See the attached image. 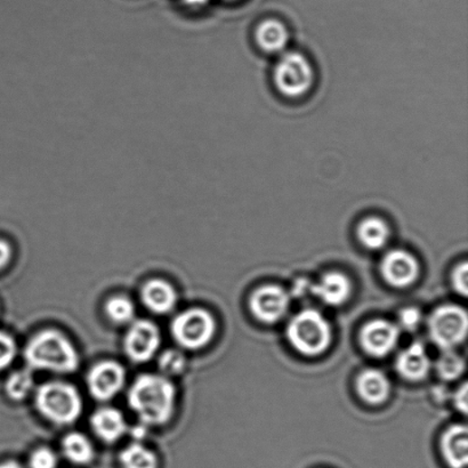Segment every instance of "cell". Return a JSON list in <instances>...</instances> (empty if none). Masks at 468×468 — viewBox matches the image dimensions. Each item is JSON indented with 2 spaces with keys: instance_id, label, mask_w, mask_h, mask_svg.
I'll return each mask as SVG.
<instances>
[{
  "instance_id": "cell-1",
  "label": "cell",
  "mask_w": 468,
  "mask_h": 468,
  "mask_svg": "<svg viewBox=\"0 0 468 468\" xmlns=\"http://www.w3.org/2000/svg\"><path fill=\"white\" fill-rule=\"evenodd\" d=\"M127 398L142 424L162 426L174 415L176 388L167 377L145 374L134 380Z\"/></svg>"
},
{
  "instance_id": "cell-2",
  "label": "cell",
  "mask_w": 468,
  "mask_h": 468,
  "mask_svg": "<svg viewBox=\"0 0 468 468\" xmlns=\"http://www.w3.org/2000/svg\"><path fill=\"white\" fill-rule=\"evenodd\" d=\"M23 355L30 370L71 374L80 367V355L75 346L55 329L37 332L25 345Z\"/></svg>"
},
{
  "instance_id": "cell-3",
  "label": "cell",
  "mask_w": 468,
  "mask_h": 468,
  "mask_svg": "<svg viewBox=\"0 0 468 468\" xmlns=\"http://www.w3.org/2000/svg\"><path fill=\"white\" fill-rule=\"evenodd\" d=\"M34 406L42 417L61 426L76 423L82 413L80 392L64 381H49L41 385L34 396Z\"/></svg>"
},
{
  "instance_id": "cell-4",
  "label": "cell",
  "mask_w": 468,
  "mask_h": 468,
  "mask_svg": "<svg viewBox=\"0 0 468 468\" xmlns=\"http://www.w3.org/2000/svg\"><path fill=\"white\" fill-rule=\"evenodd\" d=\"M272 77L278 92L290 99L306 97L315 84V72L311 61L296 51H285L280 54L273 68Z\"/></svg>"
},
{
  "instance_id": "cell-5",
  "label": "cell",
  "mask_w": 468,
  "mask_h": 468,
  "mask_svg": "<svg viewBox=\"0 0 468 468\" xmlns=\"http://www.w3.org/2000/svg\"><path fill=\"white\" fill-rule=\"evenodd\" d=\"M290 344L298 352L315 357L332 343V328L323 315L315 310L302 311L295 315L287 328Z\"/></svg>"
},
{
  "instance_id": "cell-6",
  "label": "cell",
  "mask_w": 468,
  "mask_h": 468,
  "mask_svg": "<svg viewBox=\"0 0 468 468\" xmlns=\"http://www.w3.org/2000/svg\"><path fill=\"white\" fill-rule=\"evenodd\" d=\"M216 323L210 312L194 307L181 312L173 320L171 333L181 348L201 350L211 343Z\"/></svg>"
},
{
  "instance_id": "cell-7",
  "label": "cell",
  "mask_w": 468,
  "mask_h": 468,
  "mask_svg": "<svg viewBox=\"0 0 468 468\" xmlns=\"http://www.w3.org/2000/svg\"><path fill=\"white\" fill-rule=\"evenodd\" d=\"M466 311L457 305H445L433 312L428 322L432 341L442 350H454L467 336Z\"/></svg>"
},
{
  "instance_id": "cell-8",
  "label": "cell",
  "mask_w": 468,
  "mask_h": 468,
  "mask_svg": "<svg viewBox=\"0 0 468 468\" xmlns=\"http://www.w3.org/2000/svg\"><path fill=\"white\" fill-rule=\"evenodd\" d=\"M162 344L159 328L150 320H137L129 327L124 338V350L129 360L136 363L150 361Z\"/></svg>"
},
{
  "instance_id": "cell-9",
  "label": "cell",
  "mask_w": 468,
  "mask_h": 468,
  "mask_svg": "<svg viewBox=\"0 0 468 468\" xmlns=\"http://www.w3.org/2000/svg\"><path fill=\"white\" fill-rule=\"evenodd\" d=\"M86 381L90 396L98 401H109L125 387L126 370L120 363L106 360L90 368Z\"/></svg>"
},
{
  "instance_id": "cell-10",
  "label": "cell",
  "mask_w": 468,
  "mask_h": 468,
  "mask_svg": "<svg viewBox=\"0 0 468 468\" xmlns=\"http://www.w3.org/2000/svg\"><path fill=\"white\" fill-rule=\"evenodd\" d=\"M289 306V296L278 285H264L250 297V309L262 323L279 322Z\"/></svg>"
},
{
  "instance_id": "cell-11",
  "label": "cell",
  "mask_w": 468,
  "mask_h": 468,
  "mask_svg": "<svg viewBox=\"0 0 468 468\" xmlns=\"http://www.w3.org/2000/svg\"><path fill=\"white\" fill-rule=\"evenodd\" d=\"M381 275L394 287L403 288L417 279L419 267L408 251L397 249L385 255L380 264Z\"/></svg>"
},
{
  "instance_id": "cell-12",
  "label": "cell",
  "mask_w": 468,
  "mask_h": 468,
  "mask_svg": "<svg viewBox=\"0 0 468 468\" xmlns=\"http://www.w3.org/2000/svg\"><path fill=\"white\" fill-rule=\"evenodd\" d=\"M398 328L385 320H374L362 328L361 344L367 353L381 358L388 354L397 345Z\"/></svg>"
},
{
  "instance_id": "cell-13",
  "label": "cell",
  "mask_w": 468,
  "mask_h": 468,
  "mask_svg": "<svg viewBox=\"0 0 468 468\" xmlns=\"http://www.w3.org/2000/svg\"><path fill=\"white\" fill-rule=\"evenodd\" d=\"M143 304L155 314H167L174 309L177 293L167 281L153 279L147 281L141 290Z\"/></svg>"
},
{
  "instance_id": "cell-14",
  "label": "cell",
  "mask_w": 468,
  "mask_h": 468,
  "mask_svg": "<svg viewBox=\"0 0 468 468\" xmlns=\"http://www.w3.org/2000/svg\"><path fill=\"white\" fill-rule=\"evenodd\" d=\"M255 41L266 53L283 54L289 45V30L279 20H264L255 30Z\"/></svg>"
},
{
  "instance_id": "cell-15",
  "label": "cell",
  "mask_w": 468,
  "mask_h": 468,
  "mask_svg": "<svg viewBox=\"0 0 468 468\" xmlns=\"http://www.w3.org/2000/svg\"><path fill=\"white\" fill-rule=\"evenodd\" d=\"M90 426L95 435L107 444H114L118 441L127 431L124 415L118 409L111 408V407H104V408L95 411L90 418Z\"/></svg>"
},
{
  "instance_id": "cell-16",
  "label": "cell",
  "mask_w": 468,
  "mask_h": 468,
  "mask_svg": "<svg viewBox=\"0 0 468 468\" xmlns=\"http://www.w3.org/2000/svg\"><path fill=\"white\" fill-rule=\"evenodd\" d=\"M467 427L454 425L446 430L441 440L442 454L453 468L466 467L468 462Z\"/></svg>"
},
{
  "instance_id": "cell-17",
  "label": "cell",
  "mask_w": 468,
  "mask_h": 468,
  "mask_svg": "<svg viewBox=\"0 0 468 468\" xmlns=\"http://www.w3.org/2000/svg\"><path fill=\"white\" fill-rule=\"evenodd\" d=\"M312 292L326 304L337 306L348 301L351 283L342 273L331 272L323 276L318 284L312 285Z\"/></svg>"
},
{
  "instance_id": "cell-18",
  "label": "cell",
  "mask_w": 468,
  "mask_h": 468,
  "mask_svg": "<svg viewBox=\"0 0 468 468\" xmlns=\"http://www.w3.org/2000/svg\"><path fill=\"white\" fill-rule=\"evenodd\" d=\"M430 358L424 345L415 343L402 351L397 360V370L407 379H423L430 370Z\"/></svg>"
},
{
  "instance_id": "cell-19",
  "label": "cell",
  "mask_w": 468,
  "mask_h": 468,
  "mask_svg": "<svg viewBox=\"0 0 468 468\" xmlns=\"http://www.w3.org/2000/svg\"><path fill=\"white\" fill-rule=\"evenodd\" d=\"M389 388L388 377L379 370H363L357 379L359 396L370 405H379L387 400Z\"/></svg>"
},
{
  "instance_id": "cell-20",
  "label": "cell",
  "mask_w": 468,
  "mask_h": 468,
  "mask_svg": "<svg viewBox=\"0 0 468 468\" xmlns=\"http://www.w3.org/2000/svg\"><path fill=\"white\" fill-rule=\"evenodd\" d=\"M359 241L368 249H380L387 245L391 236L387 220L379 216H368L359 223L357 229Z\"/></svg>"
},
{
  "instance_id": "cell-21",
  "label": "cell",
  "mask_w": 468,
  "mask_h": 468,
  "mask_svg": "<svg viewBox=\"0 0 468 468\" xmlns=\"http://www.w3.org/2000/svg\"><path fill=\"white\" fill-rule=\"evenodd\" d=\"M62 452L69 461L78 465H86L93 461L94 448L81 433H69L62 440Z\"/></svg>"
},
{
  "instance_id": "cell-22",
  "label": "cell",
  "mask_w": 468,
  "mask_h": 468,
  "mask_svg": "<svg viewBox=\"0 0 468 468\" xmlns=\"http://www.w3.org/2000/svg\"><path fill=\"white\" fill-rule=\"evenodd\" d=\"M119 461L124 468H157L158 459L154 453L141 444H132L121 452Z\"/></svg>"
},
{
  "instance_id": "cell-23",
  "label": "cell",
  "mask_w": 468,
  "mask_h": 468,
  "mask_svg": "<svg viewBox=\"0 0 468 468\" xmlns=\"http://www.w3.org/2000/svg\"><path fill=\"white\" fill-rule=\"evenodd\" d=\"M34 385L32 370H23L13 372L5 383L6 396L13 401H23L33 391Z\"/></svg>"
},
{
  "instance_id": "cell-24",
  "label": "cell",
  "mask_w": 468,
  "mask_h": 468,
  "mask_svg": "<svg viewBox=\"0 0 468 468\" xmlns=\"http://www.w3.org/2000/svg\"><path fill=\"white\" fill-rule=\"evenodd\" d=\"M104 311L111 323L116 324L132 323L136 318V305L126 296H114L108 300Z\"/></svg>"
},
{
  "instance_id": "cell-25",
  "label": "cell",
  "mask_w": 468,
  "mask_h": 468,
  "mask_svg": "<svg viewBox=\"0 0 468 468\" xmlns=\"http://www.w3.org/2000/svg\"><path fill=\"white\" fill-rule=\"evenodd\" d=\"M465 360L454 350H445L436 361L437 374L445 380L459 379L465 371Z\"/></svg>"
},
{
  "instance_id": "cell-26",
  "label": "cell",
  "mask_w": 468,
  "mask_h": 468,
  "mask_svg": "<svg viewBox=\"0 0 468 468\" xmlns=\"http://www.w3.org/2000/svg\"><path fill=\"white\" fill-rule=\"evenodd\" d=\"M160 371L163 376H177L184 371L186 360L184 354L176 350H167L160 355L158 360Z\"/></svg>"
},
{
  "instance_id": "cell-27",
  "label": "cell",
  "mask_w": 468,
  "mask_h": 468,
  "mask_svg": "<svg viewBox=\"0 0 468 468\" xmlns=\"http://www.w3.org/2000/svg\"><path fill=\"white\" fill-rule=\"evenodd\" d=\"M17 354L14 338L8 333L0 332V371L11 366Z\"/></svg>"
},
{
  "instance_id": "cell-28",
  "label": "cell",
  "mask_w": 468,
  "mask_h": 468,
  "mask_svg": "<svg viewBox=\"0 0 468 468\" xmlns=\"http://www.w3.org/2000/svg\"><path fill=\"white\" fill-rule=\"evenodd\" d=\"M58 465V457L50 448H39L34 450L30 457L32 468H55Z\"/></svg>"
},
{
  "instance_id": "cell-29",
  "label": "cell",
  "mask_w": 468,
  "mask_h": 468,
  "mask_svg": "<svg viewBox=\"0 0 468 468\" xmlns=\"http://www.w3.org/2000/svg\"><path fill=\"white\" fill-rule=\"evenodd\" d=\"M453 285L456 292L466 297L468 293V266L466 262L459 264L453 273Z\"/></svg>"
},
{
  "instance_id": "cell-30",
  "label": "cell",
  "mask_w": 468,
  "mask_h": 468,
  "mask_svg": "<svg viewBox=\"0 0 468 468\" xmlns=\"http://www.w3.org/2000/svg\"><path fill=\"white\" fill-rule=\"evenodd\" d=\"M419 323L420 314L417 309L408 307V309L401 311L400 323L403 328L408 329V331H413V329L417 328Z\"/></svg>"
},
{
  "instance_id": "cell-31",
  "label": "cell",
  "mask_w": 468,
  "mask_h": 468,
  "mask_svg": "<svg viewBox=\"0 0 468 468\" xmlns=\"http://www.w3.org/2000/svg\"><path fill=\"white\" fill-rule=\"evenodd\" d=\"M468 392H467V384H463V387L458 389L456 396H454V405H456L457 409L462 411V414H467V406H468Z\"/></svg>"
},
{
  "instance_id": "cell-32",
  "label": "cell",
  "mask_w": 468,
  "mask_h": 468,
  "mask_svg": "<svg viewBox=\"0 0 468 468\" xmlns=\"http://www.w3.org/2000/svg\"><path fill=\"white\" fill-rule=\"evenodd\" d=\"M12 258V249L6 241L0 240V270L10 263Z\"/></svg>"
},
{
  "instance_id": "cell-33",
  "label": "cell",
  "mask_w": 468,
  "mask_h": 468,
  "mask_svg": "<svg viewBox=\"0 0 468 468\" xmlns=\"http://www.w3.org/2000/svg\"><path fill=\"white\" fill-rule=\"evenodd\" d=\"M132 435L134 437H136V440H141L142 437L145 435V427L133 428Z\"/></svg>"
},
{
  "instance_id": "cell-34",
  "label": "cell",
  "mask_w": 468,
  "mask_h": 468,
  "mask_svg": "<svg viewBox=\"0 0 468 468\" xmlns=\"http://www.w3.org/2000/svg\"><path fill=\"white\" fill-rule=\"evenodd\" d=\"M0 468H23L15 462H6L0 465Z\"/></svg>"
},
{
  "instance_id": "cell-35",
  "label": "cell",
  "mask_w": 468,
  "mask_h": 468,
  "mask_svg": "<svg viewBox=\"0 0 468 468\" xmlns=\"http://www.w3.org/2000/svg\"><path fill=\"white\" fill-rule=\"evenodd\" d=\"M188 2H191V3H202V2H205V0H188Z\"/></svg>"
}]
</instances>
